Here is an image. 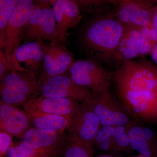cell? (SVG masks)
I'll list each match as a JSON object with an SVG mask.
<instances>
[{
    "instance_id": "6da1fadb",
    "label": "cell",
    "mask_w": 157,
    "mask_h": 157,
    "mask_svg": "<svg viewBox=\"0 0 157 157\" xmlns=\"http://www.w3.org/2000/svg\"><path fill=\"white\" fill-rule=\"evenodd\" d=\"M119 100L130 116L157 121V67L144 58L122 63L113 73Z\"/></svg>"
},
{
    "instance_id": "7a4b0ae2",
    "label": "cell",
    "mask_w": 157,
    "mask_h": 157,
    "mask_svg": "<svg viewBox=\"0 0 157 157\" xmlns=\"http://www.w3.org/2000/svg\"><path fill=\"white\" fill-rule=\"evenodd\" d=\"M124 26L115 16L95 15L80 26L78 47L89 59L113 63Z\"/></svg>"
},
{
    "instance_id": "3957f363",
    "label": "cell",
    "mask_w": 157,
    "mask_h": 157,
    "mask_svg": "<svg viewBox=\"0 0 157 157\" xmlns=\"http://www.w3.org/2000/svg\"><path fill=\"white\" fill-rule=\"evenodd\" d=\"M36 2L32 0H16L2 39L1 49H4L11 71L30 73L22 67L16 59V52L23 39L26 24L33 10Z\"/></svg>"
},
{
    "instance_id": "277c9868",
    "label": "cell",
    "mask_w": 157,
    "mask_h": 157,
    "mask_svg": "<svg viewBox=\"0 0 157 157\" xmlns=\"http://www.w3.org/2000/svg\"><path fill=\"white\" fill-rule=\"evenodd\" d=\"M0 81L1 104L22 105L40 93L39 79L33 73L11 71Z\"/></svg>"
},
{
    "instance_id": "5b68a950",
    "label": "cell",
    "mask_w": 157,
    "mask_h": 157,
    "mask_svg": "<svg viewBox=\"0 0 157 157\" xmlns=\"http://www.w3.org/2000/svg\"><path fill=\"white\" fill-rule=\"evenodd\" d=\"M22 40L25 43L58 41L56 22L49 1H38L36 2L24 29Z\"/></svg>"
},
{
    "instance_id": "8992f818",
    "label": "cell",
    "mask_w": 157,
    "mask_h": 157,
    "mask_svg": "<svg viewBox=\"0 0 157 157\" xmlns=\"http://www.w3.org/2000/svg\"><path fill=\"white\" fill-rule=\"evenodd\" d=\"M68 75L76 84L96 93L108 91L113 78V74L101 63L90 59L74 61L68 71Z\"/></svg>"
},
{
    "instance_id": "52a82bcc",
    "label": "cell",
    "mask_w": 157,
    "mask_h": 157,
    "mask_svg": "<svg viewBox=\"0 0 157 157\" xmlns=\"http://www.w3.org/2000/svg\"><path fill=\"white\" fill-rule=\"evenodd\" d=\"M83 101L98 117L102 126H125L131 124L128 113L113 99L109 91L93 92L90 98Z\"/></svg>"
},
{
    "instance_id": "ba28073f",
    "label": "cell",
    "mask_w": 157,
    "mask_h": 157,
    "mask_svg": "<svg viewBox=\"0 0 157 157\" xmlns=\"http://www.w3.org/2000/svg\"><path fill=\"white\" fill-rule=\"evenodd\" d=\"M68 137L64 132L32 128L21 138L33 149L36 157H61Z\"/></svg>"
},
{
    "instance_id": "9c48e42d",
    "label": "cell",
    "mask_w": 157,
    "mask_h": 157,
    "mask_svg": "<svg viewBox=\"0 0 157 157\" xmlns=\"http://www.w3.org/2000/svg\"><path fill=\"white\" fill-rule=\"evenodd\" d=\"M40 93L46 98H72L85 101L92 94L87 88L78 85L68 74L39 78Z\"/></svg>"
},
{
    "instance_id": "30bf717a",
    "label": "cell",
    "mask_w": 157,
    "mask_h": 157,
    "mask_svg": "<svg viewBox=\"0 0 157 157\" xmlns=\"http://www.w3.org/2000/svg\"><path fill=\"white\" fill-rule=\"evenodd\" d=\"M44 51L43 73L40 78L65 74L74 63L73 53L58 41H41Z\"/></svg>"
},
{
    "instance_id": "8fae6325",
    "label": "cell",
    "mask_w": 157,
    "mask_h": 157,
    "mask_svg": "<svg viewBox=\"0 0 157 157\" xmlns=\"http://www.w3.org/2000/svg\"><path fill=\"white\" fill-rule=\"evenodd\" d=\"M73 117L68 129L71 140L93 146L96 135L101 126L98 117L84 101Z\"/></svg>"
},
{
    "instance_id": "7c38bea8",
    "label": "cell",
    "mask_w": 157,
    "mask_h": 157,
    "mask_svg": "<svg viewBox=\"0 0 157 157\" xmlns=\"http://www.w3.org/2000/svg\"><path fill=\"white\" fill-rule=\"evenodd\" d=\"M155 3L143 0L118 1L114 16L124 24L151 27L152 14Z\"/></svg>"
},
{
    "instance_id": "4fadbf2b",
    "label": "cell",
    "mask_w": 157,
    "mask_h": 157,
    "mask_svg": "<svg viewBox=\"0 0 157 157\" xmlns=\"http://www.w3.org/2000/svg\"><path fill=\"white\" fill-rule=\"evenodd\" d=\"M56 24L58 40L63 45L69 36L67 31L80 22L82 15L75 0L49 1Z\"/></svg>"
},
{
    "instance_id": "5bb4252c",
    "label": "cell",
    "mask_w": 157,
    "mask_h": 157,
    "mask_svg": "<svg viewBox=\"0 0 157 157\" xmlns=\"http://www.w3.org/2000/svg\"><path fill=\"white\" fill-rule=\"evenodd\" d=\"M32 128L30 121L25 111L14 105L1 104V131L21 139L25 132Z\"/></svg>"
},
{
    "instance_id": "9a60e30c",
    "label": "cell",
    "mask_w": 157,
    "mask_h": 157,
    "mask_svg": "<svg viewBox=\"0 0 157 157\" xmlns=\"http://www.w3.org/2000/svg\"><path fill=\"white\" fill-rule=\"evenodd\" d=\"M141 27L125 24L113 63L117 67L127 61L139 56Z\"/></svg>"
},
{
    "instance_id": "2e32d148",
    "label": "cell",
    "mask_w": 157,
    "mask_h": 157,
    "mask_svg": "<svg viewBox=\"0 0 157 157\" xmlns=\"http://www.w3.org/2000/svg\"><path fill=\"white\" fill-rule=\"evenodd\" d=\"M25 104L47 113L73 117L80 107L77 101L72 98H46L42 95L30 99Z\"/></svg>"
},
{
    "instance_id": "e0dca14e",
    "label": "cell",
    "mask_w": 157,
    "mask_h": 157,
    "mask_svg": "<svg viewBox=\"0 0 157 157\" xmlns=\"http://www.w3.org/2000/svg\"><path fill=\"white\" fill-rule=\"evenodd\" d=\"M22 105L31 124L35 128L60 132H64L70 128L73 116L47 113L25 103Z\"/></svg>"
},
{
    "instance_id": "ac0fdd59",
    "label": "cell",
    "mask_w": 157,
    "mask_h": 157,
    "mask_svg": "<svg viewBox=\"0 0 157 157\" xmlns=\"http://www.w3.org/2000/svg\"><path fill=\"white\" fill-rule=\"evenodd\" d=\"M128 135L132 149L145 157H157V139L151 129L131 124Z\"/></svg>"
},
{
    "instance_id": "d6986e66",
    "label": "cell",
    "mask_w": 157,
    "mask_h": 157,
    "mask_svg": "<svg viewBox=\"0 0 157 157\" xmlns=\"http://www.w3.org/2000/svg\"><path fill=\"white\" fill-rule=\"evenodd\" d=\"M44 51L41 41L26 42L17 48L16 57L22 67L37 75L43 67Z\"/></svg>"
},
{
    "instance_id": "ffe728a7",
    "label": "cell",
    "mask_w": 157,
    "mask_h": 157,
    "mask_svg": "<svg viewBox=\"0 0 157 157\" xmlns=\"http://www.w3.org/2000/svg\"><path fill=\"white\" fill-rule=\"evenodd\" d=\"M114 128L115 127L101 126L96 135L93 146L103 152H115L113 141Z\"/></svg>"
},
{
    "instance_id": "44dd1931",
    "label": "cell",
    "mask_w": 157,
    "mask_h": 157,
    "mask_svg": "<svg viewBox=\"0 0 157 157\" xmlns=\"http://www.w3.org/2000/svg\"><path fill=\"white\" fill-rule=\"evenodd\" d=\"M93 146L68 138L61 157H94Z\"/></svg>"
},
{
    "instance_id": "7402d4cb",
    "label": "cell",
    "mask_w": 157,
    "mask_h": 157,
    "mask_svg": "<svg viewBox=\"0 0 157 157\" xmlns=\"http://www.w3.org/2000/svg\"><path fill=\"white\" fill-rule=\"evenodd\" d=\"M81 12L95 15L101 14L107 5L115 1L103 0H75Z\"/></svg>"
},
{
    "instance_id": "603a6c76",
    "label": "cell",
    "mask_w": 157,
    "mask_h": 157,
    "mask_svg": "<svg viewBox=\"0 0 157 157\" xmlns=\"http://www.w3.org/2000/svg\"><path fill=\"white\" fill-rule=\"evenodd\" d=\"M129 125L114 128L113 141L115 152L125 151L128 150L129 149H132L129 144L128 135Z\"/></svg>"
},
{
    "instance_id": "cb8c5ba5",
    "label": "cell",
    "mask_w": 157,
    "mask_h": 157,
    "mask_svg": "<svg viewBox=\"0 0 157 157\" xmlns=\"http://www.w3.org/2000/svg\"><path fill=\"white\" fill-rule=\"evenodd\" d=\"M16 2V0L0 1V40L2 39Z\"/></svg>"
},
{
    "instance_id": "d4e9b609",
    "label": "cell",
    "mask_w": 157,
    "mask_h": 157,
    "mask_svg": "<svg viewBox=\"0 0 157 157\" xmlns=\"http://www.w3.org/2000/svg\"><path fill=\"white\" fill-rule=\"evenodd\" d=\"M9 157H36L33 149L22 141L16 146L12 145L9 149Z\"/></svg>"
},
{
    "instance_id": "484cf974",
    "label": "cell",
    "mask_w": 157,
    "mask_h": 157,
    "mask_svg": "<svg viewBox=\"0 0 157 157\" xmlns=\"http://www.w3.org/2000/svg\"><path fill=\"white\" fill-rule=\"evenodd\" d=\"M154 45L149 36V28L142 27L140 33L139 56H144L150 54Z\"/></svg>"
},
{
    "instance_id": "4316f807",
    "label": "cell",
    "mask_w": 157,
    "mask_h": 157,
    "mask_svg": "<svg viewBox=\"0 0 157 157\" xmlns=\"http://www.w3.org/2000/svg\"><path fill=\"white\" fill-rule=\"evenodd\" d=\"M12 135L3 131L0 132V157H3L9 152L12 145Z\"/></svg>"
},
{
    "instance_id": "83f0119b",
    "label": "cell",
    "mask_w": 157,
    "mask_h": 157,
    "mask_svg": "<svg viewBox=\"0 0 157 157\" xmlns=\"http://www.w3.org/2000/svg\"><path fill=\"white\" fill-rule=\"evenodd\" d=\"M11 72L7 57L2 49L0 51V79H2L8 73Z\"/></svg>"
},
{
    "instance_id": "f1b7e54d",
    "label": "cell",
    "mask_w": 157,
    "mask_h": 157,
    "mask_svg": "<svg viewBox=\"0 0 157 157\" xmlns=\"http://www.w3.org/2000/svg\"><path fill=\"white\" fill-rule=\"evenodd\" d=\"M151 24L152 27L157 31V5L155 6L153 9Z\"/></svg>"
},
{
    "instance_id": "f546056e",
    "label": "cell",
    "mask_w": 157,
    "mask_h": 157,
    "mask_svg": "<svg viewBox=\"0 0 157 157\" xmlns=\"http://www.w3.org/2000/svg\"><path fill=\"white\" fill-rule=\"evenodd\" d=\"M149 36L154 46L157 43V31L152 27L149 28Z\"/></svg>"
},
{
    "instance_id": "4dcf8cb0",
    "label": "cell",
    "mask_w": 157,
    "mask_h": 157,
    "mask_svg": "<svg viewBox=\"0 0 157 157\" xmlns=\"http://www.w3.org/2000/svg\"><path fill=\"white\" fill-rule=\"evenodd\" d=\"M150 54L152 59L157 65V43L153 48Z\"/></svg>"
},
{
    "instance_id": "1f68e13d",
    "label": "cell",
    "mask_w": 157,
    "mask_h": 157,
    "mask_svg": "<svg viewBox=\"0 0 157 157\" xmlns=\"http://www.w3.org/2000/svg\"><path fill=\"white\" fill-rule=\"evenodd\" d=\"M97 157H119L117 156L113 155H111L109 154H104L100 155Z\"/></svg>"
},
{
    "instance_id": "d6a6232c",
    "label": "cell",
    "mask_w": 157,
    "mask_h": 157,
    "mask_svg": "<svg viewBox=\"0 0 157 157\" xmlns=\"http://www.w3.org/2000/svg\"><path fill=\"white\" fill-rule=\"evenodd\" d=\"M132 157H145L144 156L142 155L139 154V155H137L134 156H133Z\"/></svg>"
}]
</instances>
